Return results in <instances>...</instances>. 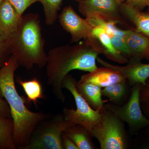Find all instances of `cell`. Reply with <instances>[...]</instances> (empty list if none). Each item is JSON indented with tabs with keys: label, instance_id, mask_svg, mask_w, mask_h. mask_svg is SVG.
I'll return each instance as SVG.
<instances>
[{
	"label": "cell",
	"instance_id": "6da1fadb",
	"mask_svg": "<svg viewBox=\"0 0 149 149\" xmlns=\"http://www.w3.org/2000/svg\"><path fill=\"white\" fill-rule=\"evenodd\" d=\"M102 54V48L92 36L79 44L58 46L49 51L46 65L47 83L58 100L63 103L66 100L62 83L69 72L74 70L95 71L98 68L97 57Z\"/></svg>",
	"mask_w": 149,
	"mask_h": 149
},
{
	"label": "cell",
	"instance_id": "7a4b0ae2",
	"mask_svg": "<svg viewBox=\"0 0 149 149\" xmlns=\"http://www.w3.org/2000/svg\"><path fill=\"white\" fill-rule=\"evenodd\" d=\"M19 66L17 60L11 55L0 69V95L10 108L14 123V142L17 149H22L28 144L36 126L50 115L32 111L26 106V100L19 95L15 83V73Z\"/></svg>",
	"mask_w": 149,
	"mask_h": 149
},
{
	"label": "cell",
	"instance_id": "3957f363",
	"mask_svg": "<svg viewBox=\"0 0 149 149\" xmlns=\"http://www.w3.org/2000/svg\"><path fill=\"white\" fill-rule=\"evenodd\" d=\"M8 42L11 54L19 65L28 70L35 65L40 68L46 66L47 54L37 14L22 15L17 29Z\"/></svg>",
	"mask_w": 149,
	"mask_h": 149
},
{
	"label": "cell",
	"instance_id": "277c9868",
	"mask_svg": "<svg viewBox=\"0 0 149 149\" xmlns=\"http://www.w3.org/2000/svg\"><path fill=\"white\" fill-rule=\"evenodd\" d=\"M101 119L91 131L101 149H128L132 145L125 123L105 107L101 111Z\"/></svg>",
	"mask_w": 149,
	"mask_h": 149
},
{
	"label": "cell",
	"instance_id": "5b68a950",
	"mask_svg": "<svg viewBox=\"0 0 149 149\" xmlns=\"http://www.w3.org/2000/svg\"><path fill=\"white\" fill-rule=\"evenodd\" d=\"M73 125L63 113L50 116L36 126L28 144L22 149H63L62 134Z\"/></svg>",
	"mask_w": 149,
	"mask_h": 149
},
{
	"label": "cell",
	"instance_id": "8992f818",
	"mask_svg": "<svg viewBox=\"0 0 149 149\" xmlns=\"http://www.w3.org/2000/svg\"><path fill=\"white\" fill-rule=\"evenodd\" d=\"M76 82L74 77L69 74L64 77L63 81L62 88H65L71 93L77 107L76 110L65 107L63 110V113L68 122L83 125L91 132L100 121L101 112L93 109L77 92L75 87Z\"/></svg>",
	"mask_w": 149,
	"mask_h": 149
},
{
	"label": "cell",
	"instance_id": "52a82bcc",
	"mask_svg": "<svg viewBox=\"0 0 149 149\" xmlns=\"http://www.w3.org/2000/svg\"><path fill=\"white\" fill-rule=\"evenodd\" d=\"M142 84L137 83L132 86L130 99L124 105L119 106L110 102L104 106L112 112L120 120L126 123L130 136H137L149 126V119L143 113L140 104V91Z\"/></svg>",
	"mask_w": 149,
	"mask_h": 149
},
{
	"label": "cell",
	"instance_id": "ba28073f",
	"mask_svg": "<svg viewBox=\"0 0 149 149\" xmlns=\"http://www.w3.org/2000/svg\"><path fill=\"white\" fill-rule=\"evenodd\" d=\"M124 0H82L78 9L85 17L97 15L113 22L124 24L120 13V6Z\"/></svg>",
	"mask_w": 149,
	"mask_h": 149
},
{
	"label": "cell",
	"instance_id": "9c48e42d",
	"mask_svg": "<svg viewBox=\"0 0 149 149\" xmlns=\"http://www.w3.org/2000/svg\"><path fill=\"white\" fill-rule=\"evenodd\" d=\"M58 18L61 27L71 35L70 43L79 42L92 36L93 27L86 19L80 17L71 6L65 7Z\"/></svg>",
	"mask_w": 149,
	"mask_h": 149
},
{
	"label": "cell",
	"instance_id": "30bf717a",
	"mask_svg": "<svg viewBox=\"0 0 149 149\" xmlns=\"http://www.w3.org/2000/svg\"><path fill=\"white\" fill-rule=\"evenodd\" d=\"M97 61L103 66L120 72L132 86L137 83L145 85L146 80L149 78V63H142L141 61L128 62L125 66H119L110 63L98 56Z\"/></svg>",
	"mask_w": 149,
	"mask_h": 149
},
{
	"label": "cell",
	"instance_id": "8fae6325",
	"mask_svg": "<svg viewBox=\"0 0 149 149\" xmlns=\"http://www.w3.org/2000/svg\"><path fill=\"white\" fill-rule=\"evenodd\" d=\"M124 39L130 51L128 62L141 61L143 59L149 61V37L129 29L126 30Z\"/></svg>",
	"mask_w": 149,
	"mask_h": 149
},
{
	"label": "cell",
	"instance_id": "7c38bea8",
	"mask_svg": "<svg viewBox=\"0 0 149 149\" xmlns=\"http://www.w3.org/2000/svg\"><path fill=\"white\" fill-rule=\"evenodd\" d=\"M22 16L7 0L0 4V35L8 40L16 31Z\"/></svg>",
	"mask_w": 149,
	"mask_h": 149
},
{
	"label": "cell",
	"instance_id": "4fadbf2b",
	"mask_svg": "<svg viewBox=\"0 0 149 149\" xmlns=\"http://www.w3.org/2000/svg\"><path fill=\"white\" fill-rule=\"evenodd\" d=\"M122 17L132 24L133 29L149 37V12L145 13L125 2L120 6Z\"/></svg>",
	"mask_w": 149,
	"mask_h": 149
},
{
	"label": "cell",
	"instance_id": "5bb4252c",
	"mask_svg": "<svg viewBox=\"0 0 149 149\" xmlns=\"http://www.w3.org/2000/svg\"><path fill=\"white\" fill-rule=\"evenodd\" d=\"M81 79L98 85L102 88L126 80L120 72L103 66L81 76Z\"/></svg>",
	"mask_w": 149,
	"mask_h": 149
},
{
	"label": "cell",
	"instance_id": "9a60e30c",
	"mask_svg": "<svg viewBox=\"0 0 149 149\" xmlns=\"http://www.w3.org/2000/svg\"><path fill=\"white\" fill-rule=\"evenodd\" d=\"M75 87L77 92L93 109L101 111L104 108L102 88L100 86L80 78L76 82Z\"/></svg>",
	"mask_w": 149,
	"mask_h": 149
},
{
	"label": "cell",
	"instance_id": "2e32d148",
	"mask_svg": "<svg viewBox=\"0 0 149 149\" xmlns=\"http://www.w3.org/2000/svg\"><path fill=\"white\" fill-rule=\"evenodd\" d=\"M132 86L126 80L109 85L102 89V95L112 103L117 105H124L130 99Z\"/></svg>",
	"mask_w": 149,
	"mask_h": 149
},
{
	"label": "cell",
	"instance_id": "e0dca14e",
	"mask_svg": "<svg viewBox=\"0 0 149 149\" xmlns=\"http://www.w3.org/2000/svg\"><path fill=\"white\" fill-rule=\"evenodd\" d=\"M92 36L98 41L102 48L103 54L107 58L120 64L128 63V59L120 53L112 44L109 35L104 31L98 27H94Z\"/></svg>",
	"mask_w": 149,
	"mask_h": 149
},
{
	"label": "cell",
	"instance_id": "ac0fdd59",
	"mask_svg": "<svg viewBox=\"0 0 149 149\" xmlns=\"http://www.w3.org/2000/svg\"><path fill=\"white\" fill-rule=\"evenodd\" d=\"M64 132L76 144L79 149H97L93 142L91 131L83 125L74 124Z\"/></svg>",
	"mask_w": 149,
	"mask_h": 149
},
{
	"label": "cell",
	"instance_id": "d6986e66",
	"mask_svg": "<svg viewBox=\"0 0 149 149\" xmlns=\"http://www.w3.org/2000/svg\"><path fill=\"white\" fill-rule=\"evenodd\" d=\"M12 118L0 116V149H16L13 140Z\"/></svg>",
	"mask_w": 149,
	"mask_h": 149
},
{
	"label": "cell",
	"instance_id": "ffe728a7",
	"mask_svg": "<svg viewBox=\"0 0 149 149\" xmlns=\"http://www.w3.org/2000/svg\"><path fill=\"white\" fill-rule=\"evenodd\" d=\"M17 82L23 88L27 95L26 101L28 103L32 102L37 106L38 100L44 98L42 85L39 80L36 78L31 80H22L20 77L17 79Z\"/></svg>",
	"mask_w": 149,
	"mask_h": 149
},
{
	"label": "cell",
	"instance_id": "44dd1931",
	"mask_svg": "<svg viewBox=\"0 0 149 149\" xmlns=\"http://www.w3.org/2000/svg\"><path fill=\"white\" fill-rule=\"evenodd\" d=\"M86 19L91 26L94 27H98L103 29L110 37L113 35H118L124 38L126 30L119 29L116 26V23L102 18L97 15H92L86 17Z\"/></svg>",
	"mask_w": 149,
	"mask_h": 149
},
{
	"label": "cell",
	"instance_id": "7402d4cb",
	"mask_svg": "<svg viewBox=\"0 0 149 149\" xmlns=\"http://www.w3.org/2000/svg\"><path fill=\"white\" fill-rule=\"evenodd\" d=\"M63 0H39L43 6L45 13V24L51 26L54 24L58 17Z\"/></svg>",
	"mask_w": 149,
	"mask_h": 149
},
{
	"label": "cell",
	"instance_id": "603a6c76",
	"mask_svg": "<svg viewBox=\"0 0 149 149\" xmlns=\"http://www.w3.org/2000/svg\"><path fill=\"white\" fill-rule=\"evenodd\" d=\"M140 104L144 114L149 117V78L146 80V84L142 85L140 91Z\"/></svg>",
	"mask_w": 149,
	"mask_h": 149
},
{
	"label": "cell",
	"instance_id": "cb8c5ba5",
	"mask_svg": "<svg viewBox=\"0 0 149 149\" xmlns=\"http://www.w3.org/2000/svg\"><path fill=\"white\" fill-rule=\"evenodd\" d=\"M110 37L114 48L129 61L130 56V51L124 38L118 35H113Z\"/></svg>",
	"mask_w": 149,
	"mask_h": 149
},
{
	"label": "cell",
	"instance_id": "d4e9b609",
	"mask_svg": "<svg viewBox=\"0 0 149 149\" xmlns=\"http://www.w3.org/2000/svg\"><path fill=\"white\" fill-rule=\"evenodd\" d=\"M11 55L8 40L0 35V69L8 61Z\"/></svg>",
	"mask_w": 149,
	"mask_h": 149
},
{
	"label": "cell",
	"instance_id": "484cf974",
	"mask_svg": "<svg viewBox=\"0 0 149 149\" xmlns=\"http://www.w3.org/2000/svg\"><path fill=\"white\" fill-rule=\"evenodd\" d=\"M20 16L23 15L25 10L39 0H7Z\"/></svg>",
	"mask_w": 149,
	"mask_h": 149
},
{
	"label": "cell",
	"instance_id": "4316f807",
	"mask_svg": "<svg viewBox=\"0 0 149 149\" xmlns=\"http://www.w3.org/2000/svg\"><path fill=\"white\" fill-rule=\"evenodd\" d=\"M138 136L139 148L149 149V126L141 130Z\"/></svg>",
	"mask_w": 149,
	"mask_h": 149
},
{
	"label": "cell",
	"instance_id": "83f0119b",
	"mask_svg": "<svg viewBox=\"0 0 149 149\" xmlns=\"http://www.w3.org/2000/svg\"><path fill=\"white\" fill-rule=\"evenodd\" d=\"M61 143L63 149H79L76 144L64 132L61 135Z\"/></svg>",
	"mask_w": 149,
	"mask_h": 149
},
{
	"label": "cell",
	"instance_id": "f1b7e54d",
	"mask_svg": "<svg viewBox=\"0 0 149 149\" xmlns=\"http://www.w3.org/2000/svg\"><path fill=\"white\" fill-rule=\"evenodd\" d=\"M0 116L6 118H10V110L9 106L5 100L0 95Z\"/></svg>",
	"mask_w": 149,
	"mask_h": 149
},
{
	"label": "cell",
	"instance_id": "f546056e",
	"mask_svg": "<svg viewBox=\"0 0 149 149\" xmlns=\"http://www.w3.org/2000/svg\"><path fill=\"white\" fill-rule=\"evenodd\" d=\"M148 1L149 0H124V1L142 10L147 7Z\"/></svg>",
	"mask_w": 149,
	"mask_h": 149
},
{
	"label": "cell",
	"instance_id": "4dcf8cb0",
	"mask_svg": "<svg viewBox=\"0 0 149 149\" xmlns=\"http://www.w3.org/2000/svg\"><path fill=\"white\" fill-rule=\"evenodd\" d=\"M147 7H148V12H149V0L148 1V3H147Z\"/></svg>",
	"mask_w": 149,
	"mask_h": 149
},
{
	"label": "cell",
	"instance_id": "1f68e13d",
	"mask_svg": "<svg viewBox=\"0 0 149 149\" xmlns=\"http://www.w3.org/2000/svg\"><path fill=\"white\" fill-rule=\"evenodd\" d=\"M74 1H76L78 2H79L81 1L82 0H74Z\"/></svg>",
	"mask_w": 149,
	"mask_h": 149
},
{
	"label": "cell",
	"instance_id": "d6a6232c",
	"mask_svg": "<svg viewBox=\"0 0 149 149\" xmlns=\"http://www.w3.org/2000/svg\"><path fill=\"white\" fill-rule=\"evenodd\" d=\"M3 1V0H0V4L1 3H2V2Z\"/></svg>",
	"mask_w": 149,
	"mask_h": 149
}]
</instances>
